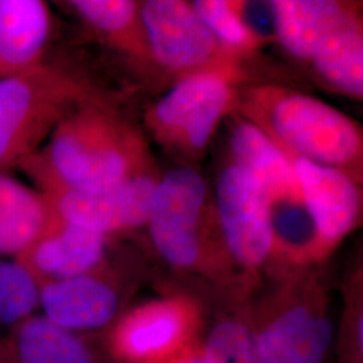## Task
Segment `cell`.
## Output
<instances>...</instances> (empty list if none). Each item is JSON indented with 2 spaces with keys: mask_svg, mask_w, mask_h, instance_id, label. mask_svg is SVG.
Returning <instances> with one entry per match:
<instances>
[{
  "mask_svg": "<svg viewBox=\"0 0 363 363\" xmlns=\"http://www.w3.org/2000/svg\"><path fill=\"white\" fill-rule=\"evenodd\" d=\"M0 363H3V355H1V351H0Z\"/></svg>",
  "mask_w": 363,
  "mask_h": 363,
  "instance_id": "obj_26",
  "label": "cell"
},
{
  "mask_svg": "<svg viewBox=\"0 0 363 363\" xmlns=\"http://www.w3.org/2000/svg\"><path fill=\"white\" fill-rule=\"evenodd\" d=\"M50 216L43 195L0 171V257L19 259L45 230Z\"/></svg>",
  "mask_w": 363,
  "mask_h": 363,
  "instance_id": "obj_17",
  "label": "cell"
},
{
  "mask_svg": "<svg viewBox=\"0 0 363 363\" xmlns=\"http://www.w3.org/2000/svg\"><path fill=\"white\" fill-rule=\"evenodd\" d=\"M202 307L187 294L162 296L118 318L109 349L123 363H163L198 342Z\"/></svg>",
  "mask_w": 363,
  "mask_h": 363,
  "instance_id": "obj_8",
  "label": "cell"
},
{
  "mask_svg": "<svg viewBox=\"0 0 363 363\" xmlns=\"http://www.w3.org/2000/svg\"><path fill=\"white\" fill-rule=\"evenodd\" d=\"M268 10L277 42L303 62L327 34L362 18L357 4L339 0H273Z\"/></svg>",
  "mask_w": 363,
  "mask_h": 363,
  "instance_id": "obj_14",
  "label": "cell"
},
{
  "mask_svg": "<svg viewBox=\"0 0 363 363\" xmlns=\"http://www.w3.org/2000/svg\"><path fill=\"white\" fill-rule=\"evenodd\" d=\"M50 27L45 1L0 0V77L43 64Z\"/></svg>",
  "mask_w": 363,
  "mask_h": 363,
  "instance_id": "obj_16",
  "label": "cell"
},
{
  "mask_svg": "<svg viewBox=\"0 0 363 363\" xmlns=\"http://www.w3.org/2000/svg\"><path fill=\"white\" fill-rule=\"evenodd\" d=\"M345 300L346 306L335 342L337 363H363L362 283L358 284L357 276L349 284Z\"/></svg>",
  "mask_w": 363,
  "mask_h": 363,
  "instance_id": "obj_24",
  "label": "cell"
},
{
  "mask_svg": "<svg viewBox=\"0 0 363 363\" xmlns=\"http://www.w3.org/2000/svg\"><path fill=\"white\" fill-rule=\"evenodd\" d=\"M39 307V283L19 259H0V325H16Z\"/></svg>",
  "mask_w": 363,
  "mask_h": 363,
  "instance_id": "obj_23",
  "label": "cell"
},
{
  "mask_svg": "<svg viewBox=\"0 0 363 363\" xmlns=\"http://www.w3.org/2000/svg\"><path fill=\"white\" fill-rule=\"evenodd\" d=\"M140 21L150 60L179 77L214 66L240 64L222 50L191 1H142Z\"/></svg>",
  "mask_w": 363,
  "mask_h": 363,
  "instance_id": "obj_9",
  "label": "cell"
},
{
  "mask_svg": "<svg viewBox=\"0 0 363 363\" xmlns=\"http://www.w3.org/2000/svg\"><path fill=\"white\" fill-rule=\"evenodd\" d=\"M281 150L291 162L303 206L311 220L313 267L323 262L358 226L362 213V191L359 182L346 172Z\"/></svg>",
  "mask_w": 363,
  "mask_h": 363,
  "instance_id": "obj_10",
  "label": "cell"
},
{
  "mask_svg": "<svg viewBox=\"0 0 363 363\" xmlns=\"http://www.w3.org/2000/svg\"><path fill=\"white\" fill-rule=\"evenodd\" d=\"M191 3L222 50L235 61L241 62L261 49L264 37L249 23L242 1L196 0Z\"/></svg>",
  "mask_w": 363,
  "mask_h": 363,
  "instance_id": "obj_22",
  "label": "cell"
},
{
  "mask_svg": "<svg viewBox=\"0 0 363 363\" xmlns=\"http://www.w3.org/2000/svg\"><path fill=\"white\" fill-rule=\"evenodd\" d=\"M271 295L249 304L267 363H327L337 325L325 286L308 269L284 273Z\"/></svg>",
  "mask_w": 363,
  "mask_h": 363,
  "instance_id": "obj_4",
  "label": "cell"
},
{
  "mask_svg": "<svg viewBox=\"0 0 363 363\" xmlns=\"http://www.w3.org/2000/svg\"><path fill=\"white\" fill-rule=\"evenodd\" d=\"M208 210L202 174L182 166L157 178L145 228L156 253L172 269L223 281L229 264Z\"/></svg>",
  "mask_w": 363,
  "mask_h": 363,
  "instance_id": "obj_3",
  "label": "cell"
},
{
  "mask_svg": "<svg viewBox=\"0 0 363 363\" xmlns=\"http://www.w3.org/2000/svg\"><path fill=\"white\" fill-rule=\"evenodd\" d=\"M240 64L208 67L179 77L145 113V127L157 143L183 156L208 147L223 118L235 112Z\"/></svg>",
  "mask_w": 363,
  "mask_h": 363,
  "instance_id": "obj_6",
  "label": "cell"
},
{
  "mask_svg": "<svg viewBox=\"0 0 363 363\" xmlns=\"http://www.w3.org/2000/svg\"><path fill=\"white\" fill-rule=\"evenodd\" d=\"M140 3L133 0H70L66 4L111 48L136 60H150L140 21Z\"/></svg>",
  "mask_w": 363,
  "mask_h": 363,
  "instance_id": "obj_20",
  "label": "cell"
},
{
  "mask_svg": "<svg viewBox=\"0 0 363 363\" xmlns=\"http://www.w3.org/2000/svg\"><path fill=\"white\" fill-rule=\"evenodd\" d=\"M235 112L288 152L340 169L361 183V125L333 105L283 85L241 88Z\"/></svg>",
  "mask_w": 363,
  "mask_h": 363,
  "instance_id": "obj_2",
  "label": "cell"
},
{
  "mask_svg": "<svg viewBox=\"0 0 363 363\" xmlns=\"http://www.w3.org/2000/svg\"><path fill=\"white\" fill-rule=\"evenodd\" d=\"M308 64L327 86L354 100H362V18L327 34L313 49Z\"/></svg>",
  "mask_w": 363,
  "mask_h": 363,
  "instance_id": "obj_18",
  "label": "cell"
},
{
  "mask_svg": "<svg viewBox=\"0 0 363 363\" xmlns=\"http://www.w3.org/2000/svg\"><path fill=\"white\" fill-rule=\"evenodd\" d=\"M13 352L16 363H100L84 335L52 323L43 315H31L16 325Z\"/></svg>",
  "mask_w": 363,
  "mask_h": 363,
  "instance_id": "obj_19",
  "label": "cell"
},
{
  "mask_svg": "<svg viewBox=\"0 0 363 363\" xmlns=\"http://www.w3.org/2000/svg\"><path fill=\"white\" fill-rule=\"evenodd\" d=\"M230 154L234 164L245 169L262 186L273 210L303 206L289 159L264 130L240 115L234 116Z\"/></svg>",
  "mask_w": 363,
  "mask_h": 363,
  "instance_id": "obj_15",
  "label": "cell"
},
{
  "mask_svg": "<svg viewBox=\"0 0 363 363\" xmlns=\"http://www.w3.org/2000/svg\"><path fill=\"white\" fill-rule=\"evenodd\" d=\"M124 296L104 267L91 273L39 286L42 315L76 334L96 333L115 325Z\"/></svg>",
  "mask_w": 363,
  "mask_h": 363,
  "instance_id": "obj_12",
  "label": "cell"
},
{
  "mask_svg": "<svg viewBox=\"0 0 363 363\" xmlns=\"http://www.w3.org/2000/svg\"><path fill=\"white\" fill-rule=\"evenodd\" d=\"M157 178L155 172H147L89 190L54 184L38 187L57 217L111 237L145 226Z\"/></svg>",
  "mask_w": 363,
  "mask_h": 363,
  "instance_id": "obj_11",
  "label": "cell"
},
{
  "mask_svg": "<svg viewBox=\"0 0 363 363\" xmlns=\"http://www.w3.org/2000/svg\"><path fill=\"white\" fill-rule=\"evenodd\" d=\"M214 216L229 267L250 279L272 264V202L259 182L233 162L217 181Z\"/></svg>",
  "mask_w": 363,
  "mask_h": 363,
  "instance_id": "obj_7",
  "label": "cell"
},
{
  "mask_svg": "<svg viewBox=\"0 0 363 363\" xmlns=\"http://www.w3.org/2000/svg\"><path fill=\"white\" fill-rule=\"evenodd\" d=\"M108 247L109 237L69 223L52 211L37 241L16 259L26 265L42 286L104 267Z\"/></svg>",
  "mask_w": 363,
  "mask_h": 363,
  "instance_id": "obj_13",
  "label": "cell"
},
{
  "mask_svg": "<svg viewBox=\"0 0 363 363\" xmlns=\"http://www.w3.org/2000/svg\"><path fill=\"white\" fill-rule=\"evenodd\" d=\"M199 343L208 363H267L242 298L210 318Z\"/></svg>",
  "mask_w": 363,
  "mask_h": 363,
  "instance_id": "obj_21",
  "label": "cell"
},
{
  "mask_svg": "<svg viewBox=\"0 0 363 363\" xmlns=\"http://www.w3.org/2000/svg\"><path fill=\"white\" fill-rule=\"evenodd\" d=\"M91 91L48 64L0 77V171L35 155L54 128L82 105Z\"/></svg>",
  "mask_w": 363,
  "mask_h": 363,
  "instance_id": "obj_5",
  "label": "cell"
},
{
  "mask_svg": "<svg viewBox=\"0 0 363 363\" xmlns=\"http://www.w3.org/2000/svg\"><path fill=\"white\" fill-rule=\"evenodd\" d=\"M21 169L38 186L99 189L154 172L143 133L101 103L82 105L52 132L45 150Z\"/></svg>",
  "mask_w": 363,
  "mask_h": 363,
  "instance_id": "obj_1",
  "label": "cell"
},
{
  "mask_svg": "<svg viewBox=\"0 0 363 363\" xmlns=\"http://www.w3.org/2000/svg\"><path fill=\"white\" fill-rule=\"evenodd\" d=\"M163 363H208L199 340Z\"/></svg>",
  "mask_w": 363,
  "mask_h": 363,
  "instance_id": "obj_25",
  "label": "cell"
}]
</instances>
